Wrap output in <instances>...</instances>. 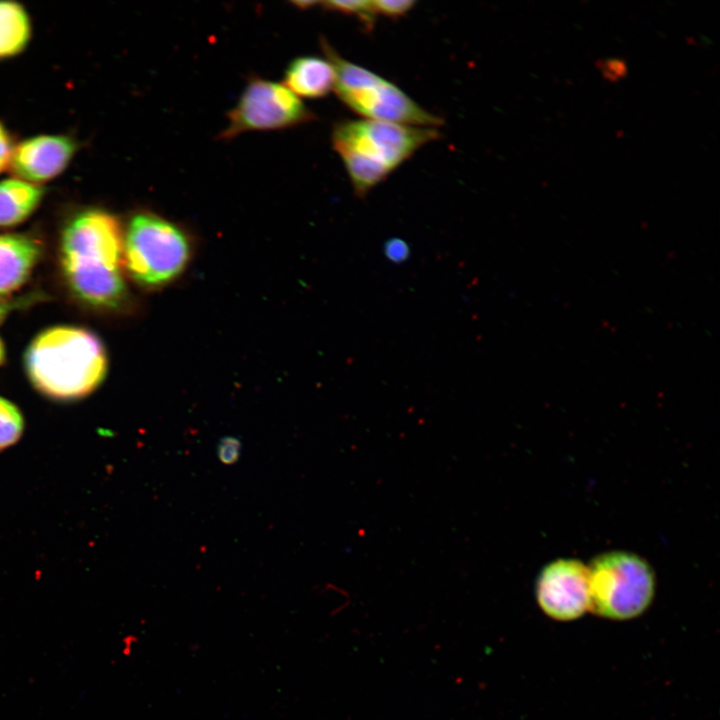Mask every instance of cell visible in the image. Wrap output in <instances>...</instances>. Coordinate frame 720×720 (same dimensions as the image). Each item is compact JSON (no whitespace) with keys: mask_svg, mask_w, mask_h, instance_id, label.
<instances>
[{"mask_svg":"<svg viewBox=\"0 0 720 720\" xmlns=\"http://www.w3.org/2000/svg\"><path fill=\"white\" fill-rule=\"evenodd\" d=\"M61 264L73 293L98 308L115 309L127 297L122 274L123 230L100 208L74 214L61 236Z\"/></svg>","mask_w":720,"mask_h":720,"instance_id":"obj_1","label":"cell"},{"mask_svg":"<svg viewBox=\"0 0 720 720\" xmlns=\"http://www.w3.org/2000/svg\"><path fill=\"white\" fill-rule=\"evenodd\" d=\"M439 136L438 128L347 119L333 126L331 143L354 193L364 197L418 149Z\"/></svg>","mask_w":720,"mask_h":720,"instance_id":"obj_2","label":"cell"},{"mask_svg":"<svg viewBox=\"0 0 720 720\" xmlns=\"http://www.w3.org/2000/svg\"><path fill=\"white\" fill-rule=\"evenodd\" d=\"M25 364L33 385L57 400L88 395L107 371L106 353L99 339L87 330L65 326L39 334L26 352Z\"/></svg>","mask_w":720,"mask_h":720,"instance_id":"obj_3","label":"cell"},{"mask_svg":"<svg viewBox=\"0 0 720 720\" xmlns=\"http://www.w3.org/2000/svg\"><path fill=\"white\" fill-rule=\"evenodd\" d=\"M322 51L335 70L334 91L364 119L438 128L444 120L425 110L402 89L378 74L343 58L325 39Z\"/></svg>","mask_w":720,"mask_h":720,"instance_id":"obj_4","label":"cell"},{"mask_svg":"<svg viewBox=\"0 0 720 720\" xmlns=\"http://www.w3.org/2000/svg\"><path fill=\"white\" fill-rule=\"evenodd\" d=\"M190 257V238L180 225L150 210L129 217L123 232V263L140 285H166L184 271Z\"/></svg>","mask_w":720,"mask_h":720,"instance_id":"obj_5","label":"cell"},{"mask_svg":"<svg viewBox=\"0 0 720 720\" xmlns=\"http://www.w3.org/2000/svg\"><path fill=\"white\" fill-rule=\"evenodd\" d=\"M589 610L610 620H629L650 606L655 594L651 566L637 554L612 551L598 555L588 566Z\"/></svg>","mask_w":720,"mask_h":720,"instance_id":"obj_6","label":"cell"},{"mask_svg":"<svg viewBox=\"0 0 720 720\" xmlns=\"http://www.w3.org/2000/svg\"><path fill=\"white\" fill-rule=\"evenodd\" d=\"M227 119L226 127L218 135L221 140L251 131L292 128L313 121L315 115L283 83L253 76Z\"/></svg>","mask_w":720,"mask_h":720,"instance_id":"obj_7","label":"cell"},{"mask_svg":"<svg viewBox=\"0 0 720 720\" xmlns=\"http://www.w3.org/2000/svg\"><path fill=\"white\" fill-rule=\"evenodd\" d=\"M536 600L548 617L572 621L589 610L588 566L575 559H558L539 573L535 585Z\"/></svg>","mask_w":720,"mask_h":720,"instance_id":"obj_8","label":"cell"},{"mask_svg":"<svg viewBox=\"0 0 720 720\" xmlns=\"http://www.w3.org/2000/svg\"><path fill=\"white\" fill-rule=\"evenodd\" d=\"M77 150L78 142L69 135H37L13 147L8 167L15 178L39 185L60 175Z\"/></svg>","mask_w":720,"mask_h":720,"instance_id":"obj_9","label":"cell"},{"mask_svg":"<svg viewBox=\"0 0 720 720\" xmlns=\"http://www.w3.org/2000/svg\"><path fill=\"white\" fill-rule=\"evenodd\" d=\"M41 254L38 241L24 234L0 235V294L18 289Z\"/></svg>","mask_w":720,"mask_h":720,"instance_id":"obj_10","label":"cell"},{"mask_svg":"<svg viewBox=\"0 0 720 720\" xmlns=\"http://www.w3.org/2000/svg\"><path fill=\"white\" fill-rule=\"evenodd\" d=\"M283 84L297 97L323 98L334 89L335 70L327 58L299 56L288 64Z\"/></svg>","mask_w":720,"mask_h":720,"instance_id":"obj_11","label":"cell"},{"mask_svg":"<svg viewBox=\"0 0 720 720\" xmlns=\"http://www.w3.org/2000/svg\"><path fill=\"white\" fill-rule=\"evenodd\" d=\"M46 189L40 185L9 178L0 181V227L26 220L40 205Z\"/></svg>","mask_w":720,"mask_h":720,"instance_id":"obj_12","label":"cell"},{"mask_svg":"<svg viewBox=\"0 0 720 720\" xmlns=\"http://www.w3.org/2000/svg\"><path fill=\"white\" fill-rule=\"evenodd\" d=\"M31 35V19L24 6L14 0H0V61L23 52Z\"/></svg>","mask_w":720,"mask_h":720,"instance_id":"obj_13","label":"cell"},{"mask_svg":"<svg viewBox=\"0 0 720 720\" xmlns=\"http://www.w3.org/2000/svg\"><path fill=\"white\" fill-rule=\"evenodd\" d=\"M24 421L19 409L9 400L0 397V450L5 449L21 437Z\"/></svg>","mask_w":720,"mask_h":720,"instance_id":"obj_14","label":"cell"},{"mask_svg":"<svg viewBox=\"0 0 720 720\" xmlns=\"http://www.w3.org/2000/svg\"><path fill=\"white\" fill-rule=\"evenodd\" d=\"M319 4L324 10L356 17L366 31L372 30L377 17L372 1H324Z\"/></svg>","mask_w":720,"mask_h":720,"instance_id":"obj_15","label":"cell"},{"mask_svg":"<svg viewBox=\"0 0 720 720\" xmlns=\"http://www.w3.org/2000/svg\"><path fill=\"white\" fill-rule=\"evenodd\" d=\"M376 15H382L391 19L405 16L415 6L412 0H376L372 1Z\"/></svg>","mask_w":720,"mask_h":720,"instance_id":"obj_16","label":"cell"},{"mask_svg":"<svg viewBox=\"0 0 720 720\" xmlns=\"http://www.w3.org/2000/svg\"><path fill=\"white\" fill-rule=\"evenodd\" d=\"M596 67L602 77L610 82H617L625 78L628 72L626 62L620 58L599 59Z\"/></svg>","mask_w":720,"mask_h":720,"instance_id":"obj_17","label":"cell"},{"mask_svg":"<svg viewBox=\"0 0 720 720\" xmlns=\"http://www.w3.org/2000/svg\"><path fill=\"white\" fill-rule=\"evenodd\" d=\"M384 256L394 264L405 262L410 255V248L406 241L400 238H392L384 244Z\"/></svg>","mask_w":720,"mask_h":720,"instance_id":"obj_18","label":"cell"},{"mask_svg":"<svg viewBox=\"0 0 720 720\" xmlns=\"http://www.w3.org/2000/svg\"><path fill=\"white\" fill-rule=\"evenodd\" d=\"M240 453V442L239 440L226 437L222 439L218 445V457L224 464L234 463Z\"/></svg>","mask_w":720,"mask_h":720,"instance_id":"obj_19","label":"cell"},{"mask_svg":"<svg viewBox=\"0 0 720 720\" xmlns=\"http://www.w3.org/2000/svg\"><path fill=\"white\" fill-rule=\"evenodd\" d=\"M13 147L8 130L0 122V173L8 168Z\"/></svg>","mask_w":720,"mask_h":720,"instance_id":"obj_20","label":"cell"},{"mask_svg":"<svg viewBox=\"0 0 720 720\" xmlns=\"http://www.w3.org/2000/svg\"><path fill=\"white\" fill-rule=\"evenodd\" d=\"M137 641L138 638L133 634H128L122 639V652L125 656H129L132 653L133 646L137 643Z\"/></svg>","mask_w":720,"mask_h":720,"instance_id":"obj_21","label":"cell"},{"mask_svg":"<svg viewBox=\"0 0 720 720\" xmlns=\"http://www.w3.org/2000/svg\"><path fill=\"white\" fill-rule=\"evenodd\" d=\"M8 310H9V305L0 299V322L6 316V314L8 313Z\"/></svg>","mask_w":720,"mask_h":720,"instance_id":"obj_22","label":"cell"},{"mask_svg":"<svg viewBox=\"0 0 720 720\" xmlns=\"http://www.w3.org/2000/svg\"><path fill=\"white\" fill-rule=\"evenodd\" d=\"M3 358H4V348L0 341V363L2 362Z\"/></svg>","mask_w":720,"mask_h":720,"instance_id":"obj_23","label":"cell"}]
</instances>
